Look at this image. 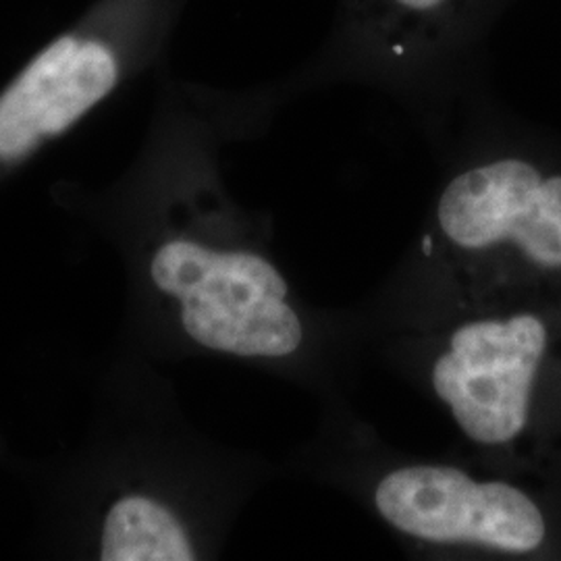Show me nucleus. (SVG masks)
<instances>
[{"label": "nucleus", "instance_id": "1", "mask_svg": "<svg viewBox=\"0 0 561 561\" xmlns=\"http://www.w3.org/2000/svg\"><path fill=\"white\" fill-rule=\"evenodd\" d=\"M500 0H337L333 25L298 71L322 83L377 85L428 115L470 101L482 41Z\"/></svg>", "mask_w": 561, "mask_h": 561}, {"label": "nucleus", "instance_id": "2", "mask_svg": "<svg viewBox=\"0 0 561 561\" xmlns=\"http://www.w3.org/2000/svg\"><path fill=\"white\" fill-rule=\"evenodd\" d=\"M431 231L461 300L510 264L561 271V173L518 154H466L443 181Z\"/></svg>", "mask_w": 561, "mask_h": 561}, {"label": "nucleus", "instance_id": "3", "mask_svg": "<svg viewBox=\"0 0 561 561\" xmlns=\"http://www.w3.org/2000/svg\"><path fill=\"white\" fill-rule=\"evenodd\" d=\"M549 347L541 314L461 300L433 335L426 381L466 442L497 451L520 442L533 422Z\"/></svg>", "mask_w": 561, "mask_h": 561}, {"label": "nucleus", "instance_id": "4", "mask_svg": "<svg viewBox=\"0 0 561 561\" xmlns=\"http://www.w3.org/2000/svg\"><path fill=\"white\" fill-rule=\"evenodd\" d=\"M150 275L162 294L180 301L183 331L206 350L287 360L308 345V321L289 283L261 252L180 238L159 248Z\"/></svg>", "mask_w": 561, "mask_h": 561}, {"label": "nucleus", "instance_id": "5", "mask_svg": "<svg viewBox=\"0 0 561 561\" xmlns=\"http://www.w3.org/2000/svg\"><path fill=\"white\" fill-rule=\"evenodd\" d=\"M370 507L393 533L439 551L533 553L547 541L539 503L512 482L443 461H403L370 484Z\"/></svg>", "mask_w": 561, "mask_h": 561}, {"label": "nucleus", "instance_id": "6", "mask_svg": "<svg viewBox=\"0 0 561 561\" xmlns=\"http://www.w3.org/2000/svg\"><path fill=\"white\" fill-rule=\"evenodd\" d=\"M115 81L117 60L106 46L73 36L50 44L0 96V159H18L65 131Z\"/></svg>", "mask_w": 561, "mask_h": 561}, {"label": "nucleus", "instance_id": "7", "mask_svg": "<svg viewBox=\"0 0 561 561\" xmlns=\"http://www.w3.org/2000/svg\"><path fill=\"white\" fill-rule=\"evenodd\" d=\"M196 558L178 516L148 497H125L104 522L102 561H190Z\"/></svg>", "mask_w": 561, "mask_h": 561}]
</instances>
